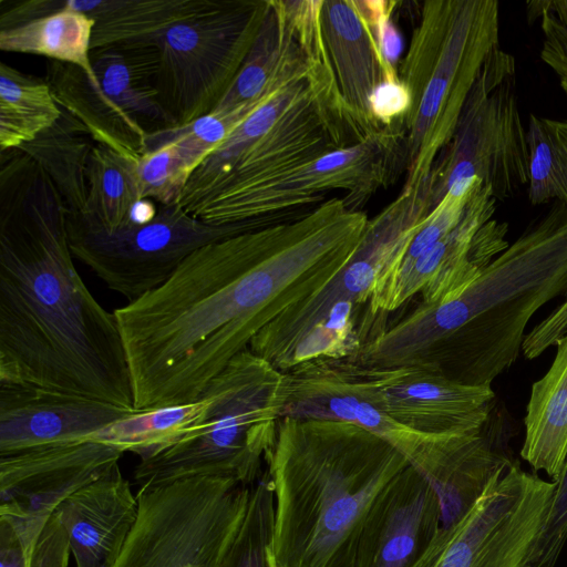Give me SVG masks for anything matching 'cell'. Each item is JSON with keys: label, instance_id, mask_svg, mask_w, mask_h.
<instances>
[{"label": "cell", "instance_id": "8992f818", "mask_svg": "<svg viewBox=\"0 0 567 567\" xmlns=\"http://www.w3.org/2000/svg\"><path fill=\"white\" fill-rule=\"evenodd\" d=\"M497 0H431L401 66L412 104L401 123L406 179L416 189L432 173L489 52L498 45Z\"/></svg>", "mask_w": 567, "mask_h": 567}, {"label": "cell", "instance_id": "d590c367", "mask_svg": "<svg viewBox=\"0 0 567 567\" xmlns=\"http://www.w3.org/2000/svg\"><path fill=\"white\" fill-rule=\"evenodd\" d=\"M476 181L477 179H475V182ZM475 182L464 195L454 196L446 194L442 200L432 208L413 236L402 257L393 268L381 278L409 268L420 256L432 248L458 224Z\"/></svg>", "mask_w": 567, "mask_h": 567}, {"label": "cell", "instance_id": "7402d4cb", "mask_svg": "<svg viewBox=\"0 0 567 567\" xmlns=\"http://www.w3.org/2000/svg\"><path fill=\"white\" fill-rule=\"evenodd\" d=\"M91 63L104 94L147 133L175 126L159 102V52L151 39L94 49Z\"/></svg>", "mask_w": 567, "mask_h": 567}, {"label": "cell", "instance_id": "30bf717a", "mask_svg": "<svg viewBox=\"0 0 567 567\" xmlns=\"http://www.w3.org/2000/svg\"><path fill=\"white\" fill-rule=\"evenodd\" d=\"M249 487L196 476L137 492L138 517L113 567H215L244 515Z\"/></svg>", "mask_w": 567, "mask_h": 567}, {"label": "cell", "instance_id": "7bdbcfd3", "mask_svg": "<svg viewBox=\"0 0 567 567\" xmlns=\"http://www.w3.org/2000/svg\"><path fill=\"white\" fill-rule=\"evenodd\" d=\"M452 527H441L425 551L412 567H439L443 553L450 542Z\"/></svg>", "mask_w": 567, "mask_h": 567}, {"label": "cell", "instance_id": "b9f144b4", "mask_svg": "<svg viewBox=\"0 0 567 567\" xmlns=\"http://www.w3.org/2000/svg\"><path fill=\"white\" fill-rule=\"evenodd\" d=\"M546 16L560 29L567 32V0H540L527 2V17L529 20Z\"/></svg>", "mask_w": 567, "mask_h": 567}, {"label": "cell", "instance_id": "5b68a950", "mask_svg": "<svg viewBox=\"0 0 567 567\" xmlns=\"http://www.w3.org/2000/svg\"><path fill=\"white\" fill-rule=\"evenodd\" d=\"M431 183L402 189L369 219L342 267L320 288L265 326L248 349L286 373L310 361L353 357L368 342L370 302L377 280L402 257L433 208Z\"/></svg>", "mask_w": 567, "mask_h": 567}, {"label": "cell", "instance_id": "74e56055", "mask_svg": "<svg viewBox=\"0 0 567 567\" xmlns=\"http://www.w3.org/2000/svg\"><path fill=\"white\" fill-rule=\"evenodd\" d=\"M411 104V94L400 80L382 81L369 99L370 112L375 123L384 128H395L401 133V123L409 113Z\"/></svg>", "mask_w": 567, "mask_h": 567}, {"label": "cell", "instance_id": "ab89813d", "mask_svg": "<svg viewBox=\"0 0 567 567\" xmlns=\"http://www.w3.org/2000/svg\"><path fill=\"white\" fill-rule=\"evenodd\" d=\"M567 333V297L527 332L522 352L527 360L542 355Z\"/></svg>", "mask_w": 567, "mask_h": 567}, {"label": "cell", "instance_id": "5bb4252c", "mask_svg": "<svg viewBox=\"0 0 567 567\" xmlns=\"http://www.w3.org/2000/svg\"><path fill=\"white\" fill-rule=\"evenodd\" d=\"M555 487V482L524 471L513 460L452 526L439 567H523Z\"/></svg>", "mask_w": 567, "mask_h": 567}, {"label": "cell", "instance_id": "1f68e13d", "mask_svg": "<svg viewBox=\"0 0 567 567\" xmlns=\"http://www.w3.org/2000/svg\"><path fill=\"white\" fill-rule=\"evenodd\" d=\"M528 199L533 205L559 200L567 205V120L529 114Z\"/></svg>", "mask_w": 567, "mask_h": 567}, {"label": "cell", "instance_id": "7a4b0ae2", "mask_svg": "<svg viewBox=\"0 0 567 567\" xmlns=\"http://www.w3.org/2000/svg\"><path fill=\"white\" fill-rule=\"evenodd\" d=\"M66 215L53 182L32 158L19 150L1 153L0 384L134 409L117 319L73 264Z\"/></svg>", "mask_w": 567, "mask_h": 567}, {"label": "cell", "instance_id": "e575fe53", "mask_svg": "<svg viewBox=\"0 0 567 567\" xmlns=\"http://www.w3.org/2000/svg\"><path fill=\"white\" fill-rule=\"evenodd\" d=\"M197 163L176 143L144 152L136 161L142 198L158 205L178 204Z\"/></svg>", "mask_w": 567, "mask_h": 567}, {"label": "cell", "instance_id": "f1b7e54d", "mask_svg": "<svg viewBox=\"0 0 567 567\" xmlns=\"http://www.w3.org/2000/svg\"><path fill=\"white\" fill-rule=\"evenodd\" d=\"M47 82L0 63V151L17 150L51 127L62 115Z\"/></svg>", "mask_w": 567, "mask_h": 567}, {"label": "cell", "instance_id": "ba28073f", "mask_svg": "<svg viewBox=\"0 0 567 567\" xmlns=\"http://www.w3.org/2000/svg\"><path fill=\"white\" fill-rule=\"evenodd\" d=\"M443 151L430 176L433 208L446 194L467 193L475 179L501 202L528 186L529 148L518 107L516 62L499 44L486 56Z\"/></svg>", "mask_w": 567, "mask_h": 567}, {"label": "cell", "instance_id": "484cf974", "mask_svg": "<svg viewBox=\"0 0 567 567\" xmlns=\"http://www.w3.org/2000/svg\"><path fill=\"white\" fill-rule=\"evenodd\" d=\"M308 91L307 79L292 81L251 112L193 172L178 205L190 213L229 175L245 151L268 133Z\"/></svg>", "mask_w": 567, "mask_h": 567}, {"label": "cell", "instance_id": "277c9868", "mask_svg": "<svg viewBox=\"0 0 567 567\" xmlns=\"http://www.w3.org/2000/svg\"><path fill=\"white\" fill-rule=\"evenodd\" d=\"M266 465L275 497L274 566L355 567L370 506L410 463L353 423L284 417Z\"/></svg>", "mask_w": 567, "mask_h": 567}, {"label": "cell", "instance_id": "9a60e30c", "mask_svg": "<svg viewBox=\"0 0 567 567\" xmlns=\"http://www.w3.org/2000/svg\"><path fill=\"white\" fill-rule=\"evenodd\" d=\"M496 202L477 179L458 224L409 268L375 282L371 315L393 311L416 293L424 305L460 296L509 245L508 224L493 218Z\"/></svg>", "mask_w": 567, "mask_h": 567}, {"label": "cell", "instance_id": "7c38bea8", "mask_svg": "<svg viewBox=\"0 0 567 567\" xmlns=\"http://www.w3.org/2000/svg\"><path fill=\"white\" fill-rule=\"evenodd\" d=\"M395 145L386 133L330 151L259 184L215 195L189 214L212 225H276V215L316 203L322 193L343 189L346 205L359 210L390 177L396 163ZM280 224V223H279Z\"/></svg>", "mask_w": 567, "mask_h": 567}, {"label": "cell", "instance_id": "2e32d148", "mask_svg": "<svg viewBox=\"0 0 567 567\" xmlns=\"http://www.w3.org/2000/svg\"><path fill=\"white\" fill-rule=\"evenodd\" d=\"M342 362L362 395L391 419L429 434L467 433L483 426L497 402L492 385L447 377L439 363L372 368Z\"/></svg>", "mask_w": 567, "mask_h": 567}, {"label": "cell", "instance_id": "60d3db41", "mask_svg": "<svg viewBox=\"0 0 567 567\" xmlns=\"http://www.w3.org/2000/svg\"><path fill=\"white\" fill-rule=\"evenodd\" d=\"M31 555L17 532L0 519V567H29Z\"/></svg>", "mask_w": 567, "mask_h": 567}, {"label": "cell", "instance_id": "ffe728a7", "mask_svg": "<svg viewBox=\"0 0 567 567\" xmlns=\"http://www.w3.org/2000/svg\"><path fill=\"white\" fill-rule=\"evenodd\" d=\"M320 19L348 126L355 143H361L386 130L373 120L369 99L382 81L400 80L399 73L384 62L357 1L324 0Z\"/></svg>", "mask_w": 567, "mask_h": 567}, {"label": "cell", "instance_id": "83f0119b", "mask_svg": "<svg viewBox=\"0 0 567 567\" xmlns=\"http://www.w3.org/2000/svg\"><path fill=\"white\" fill-rule=\"evenodd\" d=\"M94 145L89 131L63 110L51 127L18 150L45 172L68 212L80 214L86 202L87 165Z\"/></svg>", "mask_w": 567, "mask_h": 567}, {"label": "cell", "instance_id": "3957f363", "mask_svg": "<svg viewBox=\"0 0 567 567\" xmlns=\"http://www.w3.org/2000/svg\"><path fill=\"white\" fill-rule=\"evenodd\" d=\"M567 297V205L547 209L457 297L421 303L352 358L361 367L433 361L472 385H492L518 359L534 315Z\"/></svg>", "mask_w": 567, "mask_h": 567}, {"label": "cell", "instance_id": "4fadbf2b", "mask_svg": "<svg viewBox=\"0 0 567 567\" xmlns=\"http://www.w3.org/2000/svg\"><path fill=\"white\" fill-rule=\"evenodd\" d=\"M284 417L353 423L380 436L436 489L454 477L470 458L477 431L429 434L391 419L368 401L342 360H318L286 372ZM481 429V427H480Z\"/></svg>", "mask_w": 567, "mask_h": 567}, {"label": "cell", "instance_id": "f35d334b", "mask_svg": "<svg viewBox=\"0 0 567 567\" xmlns=\"http://www.w3.org/2000/svg\"><path fill=\"white\" fill-rule=\"evenodd\" d=\"M70 554L68 534L52 514L37 540L29 567H69Z\"/></svg>", "mask_w": 567, "mask_h": 567}, {"label": "cell", "instance_id": "836d02e7", "mask_svg": "<svg viewBox=\"0 0 567 567\" xmlns=\"http://www.w3.org/2000/svg\"><path fill=\"white\" fill-rule=\"evenodd\" d=\"M261 104L243 105L226 113L210 112L182 126L150 132L145 137L144 152L176 143L199 166Z\"/></svg>", "mask_w": 567, "mask_h": 567}, {"label": "cell", "instance_id": "cb8c5ba5", "mask_svg": "<svg viewBox=\"0 0 567 567\" xmlns=\"http://www.w3.org/2000/svg\"><path fill=\"white\" fill-rule=\"evenodd\" d=\"M555 347L548 370L532 384L520 449L534 472H544L553 482L567 460V333Z\"/></svg>", "mask_w": 567, "mask_h": 567}, {"label": "cell", "instance_id": "d4e9b609", "mask_svg": "<svg viewBox=\"0 0 567 567\" xmlns=\"http://www.w3.org/2000/svg\"><path fill=\"white\" fill-rule=\"evenodd\" d=\"M216 0H66L94 20L92 50L148 40L210 8Z\"/></svg>", "mask_w": 567, "mask_h": 567}, {"label": "cell", "instance_id": "ac0fdd59", "mask_svg": "<svg viewBox=\"0 0 567 567\" xmlns=\"http://www.w3.org/2000/svg\"><path fill=\"white\" fill-rule=\"evenodd\" d=\"M134 411L78 394L0 384V456L90 441Z\"/></svg>", "mask_w": 567, "mask_h": 567}, {"label": "cell", "instance_id": "4dcf8cb0", "mask_svg": "<svg viewBox=\"0 0 567 567\" xmlns=\"http://www.w3.org/2000/svg\"><path fill=\"white\" fill-rule=\"evenodd\" d=\"M207 399L200 394L190 403L135 410L132 414L95 433L90 441L113 445L124 452L150 457L176 443L194 430L207 410Z\"/></svg>", "mask_w": 567, "mask_h": 567}, {"label": "cell", "instance_id": "4316f807", "mask_svg": "<svg viewBox=\"0 0 567 567\" xmlns=\"http://www.w3.org/2000/svg\"><path fill=\"white\" fill-rule=\"evenodd\" d=\"M93 25L91 17L58 0L54 12L0 30V49L73 64L99 84L91 63Z\"/></svg>", "mask_w": 567, "mask_h": 567}, {"label": "cell", "instance_id": "e0dca14e", "mask_svg": "<svg viewBox=\"0 0 567 567\" xmlns=\"http://www.w3.org/2000/svg\"><path fill=\"white\" fill-rule=\"evenodd\" d=\"M122 454L113 445L83 441L0 456V519L32 553L56 507L106 474Z\"/></svg>", "mask_w": 567, "mask_h": 567}, {"label": "cell", "instance_id": "f546056e", "mask_svg": "<svg viewBox=\"0 0 567 567\" xmlns=\"http://www.w3.org/2000/svg\"><path fill=\"white\" fill-rule=\"evenodd\" d=\"M136 161L95 143L87 165L85 206L75 215L106 231L122 227L135 203L142 199Z\"/></svg>", "mask_w": 567, "mask_h": 567}, {"label": "cell", "instance_id": "52a82bcc", "mask_svg": "<svg viewBox=\"0 0 567 567\" xmlns=\"http://www.w3.org/2000/svg\"><path fill=\"white\" fill-rule=\"evenodd\" d=\"M202 394L208 404L199 424L135 466L138 492L196 476L250 486L265 472L286 402V373L247 349Z\"/></svg>", "mask_w": 567, "mask_h": 567}, {"label": "cell", "instance_id": "44dd1931", "mask_svg": "<svg viewBox=\"0 0 567 567\" xmlns=\"http://www.w3.org/2000/svg\"><path fill=\"white\" fill-rule=\"evenodd\" d=\"M138 499L118 464L65 498L54 516L76 567H113L138 517Z\"/></svg>", "mask_w": 567, "mask_h": 567}, {"label": "cell", "instance_id": "d6986e66", "mask_svg": "<svg viewBox=\"0 0 567 567\" xmlns=\"http://www.w3.org/2000/svg\"><path fill=\"white\" fill-rule=\"evenodd\" d=\"M440 528L437 496L410 464L370 506L358 539L355 567H412Z\"/></svg>", "mask_w": 567, "mask_h": 567}, {"label": "cell", "instance_id": "d6a6232c", "mask_svg": "<svg viewBox=\"0 0 567 567\" xmlns=\"http://www.w3.org/2000/svg\"><path fill=\"white\" fill-rule=\"evenodd\" d=\"M275 497L267 470L249 488L244 515L215 567H275L271 539Z\"/></svg>", "mask_w": 567, "mask_h": 567}, {"label": "cell", "instance_id": "9c48e42d", "mask_svg": "<svg viewBox=\"0 0 567 567\" xmlns=\"http://www.w3.org/2000/svg\"><path fill=\"white\" fill-rule=\"evenodd\" d=\"M268 8L269 1L216 0L151 39L159 52V102L175 126L210 113L225 96Z\"/></svg>", "mask_w": 567, "mask_h": 567}, {"label": "cell", "instance_id": "8fae6325", "mask_svg": "<svg viewBox=\"0 0 567 567\" xmlns=\"http://www.w3.org/2000/svg\"><path fill=\"white\" fill-rule=\"evenodd\" d=\"M249 230L255 229L205 223L178 204L158 205L150 221L125 223L113 231L66 215L72 256L128 302L165 282L196 249Z\"/></svg>", "mask_w": 567, "mask_h": 567}, {"label": "cell", "instance_id": "603a6c76", "mask_svg": "<svg viewBox=\"0 0 567 567\" xmlns=\"http://www.w3.org/2000/svg\"><path fill=\"white\" fill-rule=\"evenodd\" d=\"M45 80L58 104L89 131L95 143L138 159L147 132L120 110L82 69L49 60Z\"/></svg>", "mask_w": 567, "mask_h": 567}, {"label": "cell", "instance_id": "6da1fadb", "mask_svg": "<svg viewBox=\"0 0 567 567\" xmlns=\"http://www.w3.org/2000/svg\"><path fill=\"white\" fill-rule=\"evenodd\" d=\"M368 220L330 198L292 221L196 249L161 286L113 311L134 409L196 401L265 326L342 267Z\"/></svg>", "mask_w": 567, "mask_h": 567}, {"label": "cell", "instance_id": "8d00e7d4", "mask_svg": "<svg viewBox=\"0 0 567 567\" xmlns=\"http://www.w3.org/2000/svg\"><path fill=\"white\" fill-rule=\"evenodd\" d=\"M539 534L523 567H556L567 544V460Z\"/></svg>", "mask_w": 567, "mask_h": 567}]
</instances>
